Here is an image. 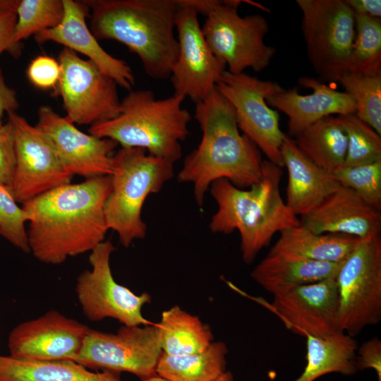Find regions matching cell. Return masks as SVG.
<instances>
[{"mask_svg":"<svg viewBox=\"0 0 381 381\" xmlns=\"http://www.w3.org/2000/svg\"><path fill=\"white\" fill-rule=\"evenodd\" d=\"M60 73L58 61L45 55L34 59L27 70L30 81L42 89L57 88Z\"/></svg>","mask_w":381,"mask_h":381,"instance_id":"cell-37","label":"cell"},{"mask_svg":"<svg viewBox=\"0 0 381 381\" xmlns=\"http://www.w3.org/2000/svg\"><path fill=\"white\" fill-rule=\"evenodd\" d=\"M157 325L162 353L169 356L200 353L213 342L210 327L178 306L164 310Z\"/></svg>","mask_w":381,"mask_h":381,"instance_id":"cell-28","label":"cell"},{"mask_svg":"<svg viewBox=\"0 0 381 381\" xmlns=\"http://www.w3.org/2000/svg\"><path fill=\"white\" fill-rule=\"evenodd\" d=\"M333 175L342 186L354 190L381 210V161L358 166L343 165Z\"/></svg>","mask_w":381,"mask_h":381,"instance_id":"cell-34","label":"cell"},{"mask_svg":"<svg viewBox=\"0 0 381 381\" xmlns=\"http://www.w3.org/2000/svg\"><path fill=\"white\" fill-rule=\"evenodd\" d=\"M194 117L202 131L201 140L184 159L177 179L193 185L198 206L202 207L207 192L217 180H227L239 188L260 181V151L240 133L234 109L219 92L214 89L195 104Z\"/></svg>","mask_w":381,"mask_h":381,"instance_id":"cell-2","label":"cell"},{"mask_svg":"<svg viewBox=\"0 0 381 381\" xmlns=\"http://www.w3.org/2000/svg\"><path fill=\"white\" fill-rule=\"evenodd\" d=\"M305 338L306 364L302 373L293 381H315L328 373L351 375L357 372L358 344L353 337L337 332L325 337Z\"/></svg>","mask_w":381,"mask_h":381,"instance_id":"cell-26","label":"cell"},{"mask_svg":"<svg viewBox=\"0 0 381 381\" xmlns=\"http://www.w3.org/2000/svg\"><path fill=\"white\" fill-rule=\"evenodd\" d=\"M184 99L174 94L156 99L151 90H130L121 101L119 114L90 126L88 133L174 164L182 155L181 143L189 135L191 116L182 107Z\"/></svg>","mask_w":381,"mask_h":381,"instance_id":"cell-5","label":"cell"},{"mask_svg":"<svg viewBox=\"0 0 381 381\" xmlns=\"http://www.w3.org/2000/svg\"><path fill=\"white\" fill-rule=\"evenodd\" d=\"M232 105L238 128L265 156L284 167L281 146L285 135L279 127V114L267 99L284 89L277 83L260 80L243 73L232 74L226 70L216 85Z\"/></svg>","mask_w":381,"mask_h":381,"instance_id":"cell-10","label":"cell"},{"mask_svg":"<svg viewBox=\"0 0 381 381\" xmlns=\"http://www.w3.org/2000/svg\"><path fill=\"white\" fill-rule=\"evenodd\" d=\"M354 14L381 18L380 0H344Z\"/></svg>","mask_w":381,"mask_h":381,"instance_id":"cell-41","label":"cell"},{"mask_svg":"<svg viewBox=\"0 0 381 381\" xmlns=\"http://www.w3.org/2000/svg\"><path fill=\"white\" fill-rule=\"evenodd\" d=\"M347 137L344 166L381 161V137L356 114L337 116Z\"/></svg>","mask_w":381,"mask_h":381,"instance_id":"cell-33","label":"cell"},{"mask_svg":"<svg viewBox=\"0 0 381 381\" xmlns=\"http://www.w3.org/2000/svg\"><path fill=\"white\" fill-rule=\"evenodd\" d=\"M282 168L262 161V177L248 188H239L225 179L210 187L217 210L209 227L212 233L238 231L243 260L250 264L277 233L299 225L300 219L287 207L280 193Z\"/></svg>","mask_w":381,"mask_h":381,"instance_id":"cell-4","label":"cell"},{"mask_svg":"<svg viewBox=\"0 0 381 381\" xmlns=\"http://www.w3.org/2000/svg\"><path fill=\"white\" fill-rule=\"evenodd\" d=\"M90 329L51 310L13 328L8 338L9 356L29 361L71 360L80 351Z\"/></svg>","mask_w":381,"mask_h":381,"instance_id":"cell-17","label":"cell"},{"mask_svg":"<svg viewBox=\"0 0 381 381\" xmlns=\"http://www.w3.org/2000/svg\"><path fill=\"white\" fill-rule=\"evenodd\" d=\"M300 223L315 234H341L367 239L380 235L381 210L341 186Z\"/></svg>","mask_w":381,"mask_h":381,"instance_id":"cell-20","label":"cell"},{"mask_svg":"<svg viewBox=\"0 0 381 381\" xmlns=\"http://www.w3.org/2000/svg\"><path fill=\"white\" fill-rule=\"evenodd\" d=\"M272 308L286 328L296 334L325 337L339 332L336 277L273 295Z\"/></svg>","mask_w":381,"mask_h":381,"instance_id":"cell-18","label":"cell"},{"mask_svg":"<svg viewBox=\"0 0 381 381\" xmlns=\"http://www.w3.org/2000/svg\"><path fill=\"white\" fill-rule=\"evenodd\" d=\"M17 16L12 11H0V56L8 52L13 56L12 36Z\"/></svg>","mask_w":381,"mask_h":381,"instance_id":"cell-39","label":"cell"},{"mask_svg":"<svg viewBox=\"0 0 381 381\" xmlns=\"http://www.w3.org/2000/svg\"><path fill=\"white\" fill-rule=\"evenodd\" d=\"M360 239L341 234H315L303 226L282 231L269 253L310 260L342 262Z\"/></svg>","mask_w":381,"mask_h":381,"instance_id":"cell-24","label":"cell"},{"mask_svg":"<svg viewBox=\"0 0 381 381\" xmlns=\"http://www.w3.org/2000/svg\"><path fill=\"white\" fill-rule=\"evenodd\" d=\"M339 294L337 327L351 337L381 320V237L359 243L336 277Z\"/></svg>","mask_w":381,"mask_h":381,"instance_id":"cell-9","label":"cell"},{"mask_svg":"<svg viewBox=\"0 0 381 381\" xmlns=\"http://www.w3.org/2000/svg\"><path fill=\"white\" fill-rule=\"evenodd\" d=\"M120 374L93 372L71 360L29 361L0 355V381H121Z\"/></svg>","mask_w":381,"mask_h":381,"instance_id":"cell-25","label":"cell"},{"mask_svg":"<svg viewBox=\"0 0 381 381\" xmlns=\"http://www.w3.org/2000/svg\"><path fill=\"white\" fill-rule=\"evenodd\" d=\"M342 262H320L269 253L254 267L250 276L262 289L275 295L336 277Z\"/></svg>","mask_w":381,"mask_h":381,"instance_id":"cell-23","label":"cell"},{"mask_svg":"<svg viewBox=\"0 0 381 381\" xmlns=\"http://www.w3.org/2000/svg\"><path fill=\"white\" fill-rule=\"evenodd\" d=\"M176 18L179 55L170 76L174 95L195 104L206 99L226 71V64L212 52L198 21V13L180 0Z\"/></svg>","mask_w":381,"mask_h":381,"instance_id":"cell-15","label":"cell"},{"mask_svg":"<svg viewBox=\"0 0 381 381\" xmlns=\"http://www.w3.org/2000/svg\"><path fill=\"white\" fill-rule=\"evenodd\" d=\"M13 125L16 168L11 194L17 203L25 202L59 186L71 183L46 135L16 111L7 114Z\"/></svg>","mask_w":381,"mask_h":381,"instance_id":"cell-14","label":"cell"},{"mask_svg":"<svg viewBox=\"0 0 381 381\" xmlns=\"http://www.w3.org/2000/svg\"><path fill=\"white\" fill-rule=\"evenodd\" d=\"M298 84L313 90L309 95H301L298 87L284 90L267 99L269 106L282 111L288 117V135L295 137L317 121L334 115L354 114L353 98L310 77H301Z\"/></svg>","mask_w":381,"mask_h":381,"instance_id":"cell-21","label":"cell"},{"mask_svg":"<svg viewBox=\"0 0 381 381\" xmlns=\"http://www.w3.org/2000/svg\"><path fill=\"white\" fill-rule=\"evenodd\" d=\"M90 30L98 40L128 47L154 79L170 78L179 55L174 35L180 0H85Z\"/></svg>","mask_w":381,"mask_h":381,"instance_id":"cell-3","label":"cell"},{"mask_svg":"<svg viewBox=\"0 0 381 381\" xmlns=\"http://www.w3.org/2000/svg\"><path fill=\"white\" fill-rule=\"evenodd\" d=\"M162 353L157 324L123 325L116 334L90 329L71 361L87 368L130 373L143 380L156 375Z\"/></svg>","mask_w":381,"mask_h":381,"instance_id":"cell-12","label":"cell"},{"mask_svg":"<svg viewBox=\"0 0 381 381\" xmlns=\"http://www.w3.org/2000/svg\"><path fill=\"white\" fill-rule=\"evenodd\" d=\"M142 381H169V380H167L156 374Z\"/></svg>","mask_w":381,"mask_h":381,"instance_id":"cell-43","label":"cell"},{"mask_svg":"<svg viewBox=\"0 0 381 381\" xmlns=\"http://www.w3.org/2000/svg\"><path fill=\"white\" fill-rule=\"evenodd\" d=\"M16 168L14 132L9 120L0 127V186L11 193Z\"/></svg>","mask_w":381,"mask_h":381,"instance_id":"cell-36","label":"cell"},{"mask_svg":"<svg viewBox=\"0 0 381 381\" xmlns=\"http://www.w3.org/2000/svg\"><path fill=\"white\" fill-rule=\"evenodd\" d=\"M58 62L61 73L57 89L68 120L92 126L119 114L118 85L95 64L67 47L60 52Z\"/></svg>","mask_w":381,"mask_h":381,"instance_id":"cell-13","label":"cell"},{"mask_svg":"<svg viewBox=\"0 0 381 381\" xmlns=\"http://www.w3.org/2000/svg\"><path fill=\"white\" fill-rule=\"evenodd\" d=\"M212 381H234V376L230 371H225L223 374Z\"/></svg>","mask_w":381,"mask_h":381,"instance_id":"cell-42","label":"cell"},{"mask_svg":"<svg viewBox=\"0 0 381 381\" xmlns=\"http://www.w3.org/2000/svg\"><path fill=\"white\" fill-rule=\"evenodd\" d=\"M337 83L354 100L356 115L381 135V75L348 71Z\"/></svg>","mask_w":381,"mask_h":381,"instance_id":"cell-32","label":"cell"},{"mask_svg":"<svg viewBox=\"0 0 381 381\" xmlns=\"http://www.w3.org/2000/svg\"><path fill=\"white\" fill-rule=\"evenodd\" d=\"M241 2L211 0L202 28L212 52L232 74L243 73L248 68L260 72L276 53V49L264 41L269 30L266 18L257 13L241 16L238 7Z\"/></svg>","mask_w":381,"mask_h":381,"instance_id":"cell-7","label":"cell"},{"mask_svg":"<svg viewBox=\"0 0 381 381\" xmlns=\"http://www.w3.org/2000/svg\"><path fill=\"white\" fill-rule=\"evenodd\" d=\"M27 220L22 207L12 194L0 186V236L25 253H30Z\"/></svg>","mask_w":381,"mask_h":381,"instance_id":"cell-35","label":"cell"},{"mask_svg":"<svg viewBox=\"0 0 381 381\" xmlns=\"http://www.w3.org/2000/svg\"><path fill=\"white\" fill-rule=\"evenodd\" d=\"M228 349L216 341L203 351L171 356L162 353L156 374L169 381H212L226 371Z\"/></svg>","mask_w":381,"mask_h":381,"instance_id":"cell-29","label":"cell"},{"mask_svg":"<svg viewBox=\"0 0 381 381\" xmlns=\"http://www.w3.org/2000/svg\"><path fill=\"white\" fill-rule=\"evenodd\" d=\"M37 115L36 126L49 138L73 176L87 179L112 174L114 150L118 145L115 141L80 131L49 105L41 106Z\"/></svg>","mask_w":381,"mask_h":381,"instance_id":"cell-16","label":"cell"},{"mask_svg":"<svg viewBox=\"0 0 381 381\" xmlns=\"http://www.w3.org/2000/svg\"><path fill=\"white\" fill-rule=\"evenodd\" d=\"M115 250L110 240L99 244L89 255L91 269L77 278L75 294L83 314L92 322L113 318L125 326L153 324L142 313L143 306L151 301L150 294L136 295L114 279L110 258Z\"/></svg>","mask_w":381,"mask_h":381,"instance_id":"cell-11","label":"cell"},{"mask_svg":"<svg viewBox=\"0 0 381 381\" xmlns=\"http://www.w3.org/2000/svg\"><path fill=\"white\" fill-rule=\"evenodd\" d=\"M294 140L306 157L329 173L344 164L347 137L337 116L317 121L298 133Z\"/></svg>","mask_w":381,"mask_h":381,"instance_id":"cell-27","label":"cell"},{"mask_svg":"<svg viewBox=\"0 0 381 381\" xmlns=\"http://www.w3.org/2000/svg\"><path fill=\"white\" fill-rule=\"evenodd\" d=\"M111 188V176L93 177L23 203L30 253L42 263L56 265L104 241L109 230L104 204Z\"/></svg>","mask_w":381,"mask_h":381,"instance_id":"cell-1","label":"cell"},{"mask_svg":"<svg viewBox=\"0 0 381 381\" xmlns=\"http://www.w3.org/2000/svg\"><path fill=\"white\" fill-rule=\"evenodd\" d=\"M356 364L357 370L373 369L377 381H381V341L377 337L363 343L357 348Z\"/></svg>","mask_w":381,"mask_h":381,"instance_id":"cell-38","label":"cell"},{"mask_svg":"<svg viewBox=\"0 0 381 381\" xmlns=\"http://www.w3.org/2000/svg\"><path fill=\"white\" fill-rule=\"evenodd\" d=\"M307 56L315 73L337 82L349 71L355 18L344 0H296Z\"/></svg>","mask_w":381,"mask_h":381,"instance_id":"cell-8","label":"cell"},{"mask_svg":"<svg viewBox=\"0 0 381 381\" xmlns=\"http://www.w3.org/2000/svg\"><path fill=\"white\" fill-rule=\"evenodd\" d=\"M174 164L141 148L121 147L114 155L111 188L104 204L107 226L128 248L147 234L142 209L147 197L158 193L174 176Z\"/></svg>","mask_w":381,"mask_h":381,"instance_id":"cell-6","label":"cell"},{"mask_svg":"<svg viewBox=\"0 0 381 381\" xmlns=\"http://www.w3.org/2000/svg\"><path fill=\"white\" fill-rule=\"evenodd\" d=\"M355 38L349 71L381 75V18L354 14Z\"/></svg>","mask_w":381,"mask_h":381,"instance_id":"cell-31","label":"cell"},{"mask_svg":"<svg viewBox=\"0 0 381 381\" xmlns=\"http://www.w3.org/2000/svg\"><path fill=\"white\" fill-rule=\"evenodd\" d=\"M19 107L16 92L9 87L0 68V127L4 114L16 111Z\"/></svg>","mask_w":381,"mask_h":381,"instance_id":"cell-40","label":"cell"},{"mask_svg":"<svg viewBox=\"0 0 381 381\" xmlns=\"http://www.w3.org/2000/svg\"><path fill=\"white\" fill-rule=\"evenodd\" d=\"M280 151L288 172L285 202L296 216L308 214L341 186L333 174L306 157L286 133Z\"/></svg>","mask_w":381,"mask_h":381,"instance_id":"cell-22","label":"cell"},{"mask_svg":"<svg viewBox=\"0 0 381 381\" xmlns=\"http://www.w3.org/2000/svg\"><path fill=\"white\" fill-rule=\"evenodd\" d=\"M63 3L64 15L61 23L54 28L35 34L36 42L42 44L52 41L84 54L119 86L131 90L135 80L131 67L100 46L87 25L86 5L82 1L63 0Z\"/></svg>","mask_w":381,"mask_h":381,"instance_id":"cell-19","label":"cell"},{"mask_svg":"<svg viewBox=\"0 0 381 381\" xmlns=\"http://www.w3.org/2000/svg\"><path fill=\"white\" fill-rule=\"evenodd\" d=\"M63 0H19L13 36V56L21 52L20 42L45 30L57 26L63 19Z\"/></svg>","mask_w":381,"mask_h":381,"instance_id":"cell-30","label":"cell"}]
</instances>
